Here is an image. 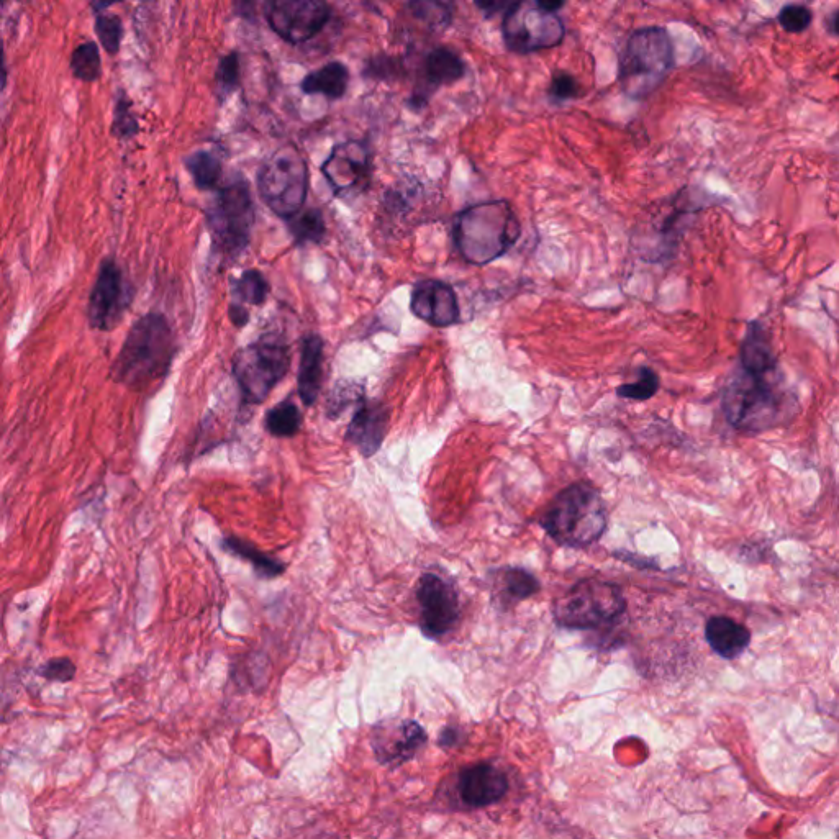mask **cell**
Instances as JSON below:
<instances>
[{
	"label": "cell",
	"instance_id": "obj_1",
	"mask_svg": "<svg viewBox=\"0 0 839 839\" xmlns=\"http://www.w3.org/2000/svg\"><path fill=\"white\" fill-rule=\"evenodd\" d=\"M176 354L173 328L163 313H148L133 325L112 366L114 381L133 391H145L161 381Z\"/></svg>",
	"mask_w": 839,
	"mask_h": 839
},
{
	"label": "cell",
	"instance_id": "obj_2",
	"mask_svg": "<svg viewBox=\"0 0 839 839\" xmlns=\"http://www.w3.org/2000/svg\"><path fill=\"white\" fill-rule=\"evenodd\" d=\"M522 235V225L507 200L472 205L454 225V243L471 264L484 266L512 250Z\"/></svg>",
	"mask_w": 839,
	"mask_h": 839
},
{
	"label": "cell",
	"instance_id": "obj_3",
	"mask_svg": "<svg viewBox=\"0 0 839 839\" xmlns=\"http://www.w3.org/2000/svg\"><path fill=\"white\" fill-rule=\"evenodd\" d=\"M541 527L559 545L571 548L594 545L607 528L604 500L587 484H574L549 505L541 517Z\"/></svg>",
	"mask_w": 839,
	"mask_h": 839
},
{
	"label": "cell",
	"instance_id": "obj_4",
	"mask_svg": "<svg viewBox=\"0 0 839 839\" xmlns=\"http://www.w3.org/2000/svg\"><path fill=\"white\" fill-rule=\"evenodd\" d=\"M787 394L774 376H751L741 372L723 394V412L728 422L741 430H766L784 422L792 412Z\"/></svg>",
	"mask_w": 839,
	"mask_h": 839
},
{
	"label": "cell",
	"instance_id": "obj_5",
	"mask_svg": "<svg viewBox=\"0 0 839 839\" xmlns=\"http://www.w3.org/2000/svg\"><path fill=\"white\" fill-rule=\"evenodd\" d=\"M672 66L674 48L669 33L661 27L640 28L626 43L618 78L628 96L641 99L664 81Z\"/></svg>",
	"mask_w": 839,
	"mask_h": 839
},
{
	"label": "cell",
	"instance_id": "obj_6",
	"mask_svg": "<svg viewBox=\"0 0 839 839\" xmlns=\"http://www.w3.org/2000/svg\"><path fill=\"white\" fill-rule=\"evenodd\" d=\"M291 361V346L281 336L264 335L241 348L233 359V374L243 404H263L287 376Z\"/></svg>",
	"mask_w": 839,
	"mask_h": 839
},
{
	"label": "cell",
	"instance_id": "obj_7",
	"mask_svg": "<svg viewBox=\"0 0 839 839\" xmlns=\"http://www.w3.org/2000/svg\"><path fill=\"white\" fill-rule=\"evenodd\" d=\"M209 230L215 253L236 259L248 248L254 225V202L245 177L236 176L210 204Z\"/></svg>",
	"mask_w": 839,
	"mask_h": 839
},
{
	"label": "cell",
	"instance_id": "obj_8",
	"mask_svg": "<svg viewBox=\"0 0 839 839\" xmlns=\"http://www.w3.org/2000/svg\"><path fill=\"white\" fill-rule=\"evenodd\" d=\"M258 191L277 217L299 214L309 191V168L295 146L286 145L264 161L258 173Z\"/></svg>",
	"mask_w": 839,
	"mask_h": 839
},
{
	"label": "cell",
	"instance_id": "obj_9",
	"mask_svg": "<svg viewBox=\"0 0 839 839\" xmlns=\"http://www.w3.org/2000/svg\"><path fill=\"white\" fill-rule=\"evenodd\" d=\"M622 589L600 581L579 582L554 607V617L566 628H597L615 622L625 613Z\"/></svg>",
	"mask_w": 839,
	"mask_h": 839
},
{
	"label": "cell",
	"instance_id": "obj_10",
	"mask_svg": "<svg viewBox=\"0 0 839 839\" xmlns=\"http://www.w3.org/2000/svg\"><path fill=\"white\" fill-rule=\"evenodd\" d=\"M505 45L515 53H535L561 45L563 20L556 12H549L538 2H513L505 12L502 23Z\"/></svg>",
	"mask_w": 839,
	"mask_h": 839
},
{
	"label": "cell",
	"instance_id": "obj_11",
	"mask_svg": "<svg viewBox=\"0 0 839 839\" xmlns=\"http://www.w3.org/2000/svg\"><path fill=\"white\" fill-rule=\"evenodd\" d=\"M132 286L114 259H104L92 287L87 317L94 330L110 332L122 322L132 304Z\"/></svg>",
	"mask_w": 839,
	"mask_h": 839
},
{
	"label": "cell",
	"instance_id": "obj_12",
	"mask_svg": "<svg viewBox=\"0 0 839 839\" xmlns=\"http://www.w3.org/2000/svg\"><path fill=\"white\" fill-rule=\"evenodd\" d=\"M266 20L282 40L300 45L322 32L330 7L320 0H276L268 5Z\"/></svg>",
	"mask_w": 839,
	"mask_h": 839
},
{
	"label": "cell",
	"instance_id": "obj_13",
	"mask_svg": "<svg viewBox=\"0 0 839 839\" xmlns=\"http://www.w3.org/2000/svg\"><path fill=\"white\" fill-rule=\"evenodd\" d=\"M322 173L335 196L345 197L363 192L371 179V153L368 146L361 141H346L336 145L323 163Z\"/></svg>",
	"mask_w": 839,
	"mask_h": 839
},
{
	"label": "cell",
	"instance_id": "obj_14",
	"mask_svg": "<svg viewBox=\"0 0 839 839\" xmlns=\"http://www.w3.org/2000/svg\"><path fill=\"white\" fill-rule=\"evenodd\" d=\"M417 597L423 635L441 638L453 630L459 620V600L449 582L436 574H425L418 582Z\"/></svg>",
	"mask_w": 839,
	"mask_h": 839
},
{
	"label": "cell",
	"instance_id": "obj_15",
	"mask_svg": "<svg viewBox=\"0 0 839 839\" xmlns=\"http://www.w3.org/2000/svg\"><path fill=\"white\" fill-rule=\"evenodd\" d=\"M410 310L415 317L436 328L451 327L461 317L458 295L453 287L436 279H425L415 284Z\"/></svg>",
	"mask_w": 839,
	"mask_h": 839
},
{
	"label": "cell",
	"instance_id": "obj_16",
	"mask_svg": "<svg viewBox=\"0 0 839 839\" xmlns=\"http://www.w3.org/2000/svg\"><path fill=\"white\" fill-rule=\"evenodd\" d=\"M387 423L389 412L384 405L363 400L358 404V410L348 425L346 441H350L351 445L359 449V453L369 458L381 448L382 441L386 438Z\"/></svg>",
	"mask_w": 839,
	"mask_h": 839
},
{
	"label": "cell",
	"instance_id": "obj_17",
	"mask_svg": "<svg viewBox=\"0 0 839 839\" xmlns=\"http://www.w3.org/2000/svg\"><path fill=\"white\" fill-rule=\"evenodd\" d=\"M508 782L504 772L489 764L469 767L459 779V794L469 807H487L504 797Z\"/></svg>",
	"mask_w": 839,
	"mask_h": 839
},
{
	"label": "cell",
	"instance_id": "obj_18",
	"mask_svg": "<svg viewBox=\"0 0 839 839\" xmlns=\"http://www.w3.org/2000/svg\"><path fill=\"white\" fill-rule=\"evenodd\" d=\"M423 743L425 733L415 722L389 726L374 735V751L381 762L407 761Z\"/></svg>",
	"mask_w": 839,
	"mask_h": 839
},
{
	"label": "cell",
	"instance_id": "obj_19",
	"mask_svg": "<svg viewBox=\"0 0 839 839\" xmlns=\"http://www.w3.org/2000/svg\"><path fill=\"white\" fill-rule=\"evenodd\" d=\"M323 348H325V343L322 336L317 333H310L302 340L297 384H299L300 399L307 407H312L317 402L318 395L322 391Z\"/></svg>",
	"mask_w": 839,
	"mask_h": 839
},
{
	"label": "cell",
	"instance_id": "obj_20",
	"mask_svg": "<svg viewBox=\"0 0 839 839\" xmlns=\"http://www.w3.org/2000/svg\"><path fill=\"white\" fill-rule=\"evenodd\" d=\"M705 638L710 648L723 659L738 658L751 643L748 628L728 617L710 618L705 626Z\"/></svg>",
	"mask_w": 839,
	"mask_h": 839
},
{
	"label": "cell",
	"instance_id": "obj_21",
	"mask_svg": "<svg viewBox=\"0 0 839 839\" xmlns=\"http://www.w3.org/2000/svg\"><path fill=\"white\" fill-rule=\"evenodd\" d=\"M741 369L751 376H774L777 369L776 356L766 332L759 323H751L743 346H741Z\"/></svg>",
	"mask_w": 839,
	"mask_h": 839
},
{
	"label": "cell",
	"instance_id": "obj_22",
	"mask_svg": "<svg viewBox=\"0 0 839 839\" xmlns=\"http://www.w3.org/2000/svg\"><path fill=\"white\" fill-rule=\"evenodd\" d=\"M350 84V71L340 61H333L323 68L307 74L300 89L307 96H325L327 99H341Z\"/></svg>",
	"mask_w": 839,
	"mask_h": 839
},
{
	"label": "cell",
	"instance_id": "obj_23",
	"mask_svg": "<svg viewBox=\"0 0 839 839\" xmlns=\"http://www.w3.org/2000/svg\"><path fill=\"white\" fill-rule=\"evenodd\" d=\"M222 549H225L228 554H233L236 558L245 559L253 566L254 572L258 574L261 579H276L286 572V563H282L279 559L269 554L263 553L261 549L256 548L253 543L236 538V536H228L222 541Z\"/></svg>",
	"mask_w": 839,
	"mask_h": 839
},
{
	"label": "cell",
	"instance_id": "obj_24",
	"mask_svg": "<svg viewBox=\"0 0 839 839\" xmlns=\"http://www.w3.org/2000/svg\"><path fill=\"white\" fill-rule=\"evenodd\" d=\"M466 64L456 51L445 46L435 48L425 59V76L433 86H448L463 79Z\"/></svg>",
	"mask_w": 839,
	"mask_h": 839
},
{
	"label": "cell",
	"instance_id": "obj_25",
	"mask_svg": "<svg viewBox=\"0 0 839 839\" xmlns=\"http://www.w3.org/2000/svg\"><path fill=\"white\" fill-rule=\"evenodd\" d=\"M302 413L292 400H282L281 404L269 410L264 418V427L274 438H294L302 428Z\"/></svg>",
	"mask_w": 839,
	"mask_h": 839
},
{
	"label": "cell",
	"instance_id": "obj_26",
	"mask_svg": "<svg viewBox=\"0 0 839 839\" xmlns=\"http://www.w3.org/2000/svg\"><path fill=\"white\" fill-rule=\"evenodd\" d=\"M287 228L297 245L320 243L327 233L322 210L305 209L287 220Z\"/></svg>",
	"mask_w": 839,
	"mask_h": 839
},
{
	"label": "cell",
	"instance_id": "obj_27",
	"mask_svg": "<svg viewBox=\"0 0 839 839\" xmlns=\"http://www.w3.org/2000/svg\"><path fill=\"white\" fill-rule=\"evenodd\" d=\"M184 164L200 191L214 189L222 177V161L212 151H196L194 155L187 156Z\"/></svg>",
	"mask_w": 839,
	"mask_h": 839
},
{
	"label": "cell",
	"instance_id": "obj_28",
	"mask_svg": "<svg viewBox=\"0 0 839 839\" xmlns=\"http://www.w3.org/2000/svg\"><path fill=\"white\" fill-rule=\"evenodd\" d=\"M499 586L505 604L528 599L540 590V582L536 581V577L523 569H505L500 572Z\"/></svg>",
	"mask_w": 839,
	"mask_h": 839
},
{
	"label": "cell",
	"instance_id": "obj_29",
	"mask_svg": "<svg viewBox=\"0 0 839 839\" xmlns=\"http://www.w3.org/2000/svg\"><path fill=\"white\" fill-rule=\"evenodd\" d=\"M71 71L74 78L84 82H94L102 74L99 48L94 41H86L73 51L71 56Z\"/></svg>",
	"mask_w": 839,
	"mask_h": 839
},
{
	"label": "cell",
	"instance_id": "obj_30",
	"mask_svg": "<svg viewBox=\"0 0 839 839\" xmlns=\"http://www.w3.org/2000/svg\"><path fill=\"white\" fill-rule=\"evenodd\" d=\"M269 294V284L263 273L256 269H248L241 274L240 279L233 282V295L238 302L245 304L261 305L266 302Z\"/></svg>",
	"mask_w": 839,
	"mask_h": 839
},
{
	"label": "cell",
	"instance_id": "obj_31",
	"mask_svg": "<svg viewBox=\"0 0 839 839\" xmlns=\"http://www.w3.org/2000/svg\"><path fill=\"white\" fill-rule=\"evenodd\" d=\"M238 84H240V55L238 51H232L230 55L220 59L217 73H215V86H217L220 102H225Z\"/></svg>",
	"mask_w": 839,
	"mask_h": 839
},
{
	"label": "cell",
	"instance_id": "obj_32",
	"mask_svg": "<svg viewBox=\"0 0 839 839\" xmlns=\"http://www.w3.org/2000/svg\"><path fill=\"white\" fill-rule=\"evenodd\" d=\"M140 130L137 117L133 114L132 100L128 99L125 92L118 94L115 104L114 122H112V135L118 140H132Z\"/></svg>",
	"mask_w": 839,
	"mask_h": 839
},
{
	"label": "cell",
	"instance_id": "obj_33",
	"mask_svg": "<svg viewBox=\"0 0 839 839\" xmlns=\"http://www.w3.org/2000/svg\"><path fill=\"white\" fill-rule=\"evenodd\" d=\"M96 35L109 55H117L122 46L123 23L118 15L102 14L96 15Z\"/></svg>",
	"mask_w": 839,
	"mask_h": 839
},
{
	"label": "cell",
	"instance_id": "obj_34",
	"mask_svg": "<svg viewBox=\"0 0 839 839\" xmlns=\"http://www.w3.org/2000/svg\"><path fill=\"white\" fill-rule=\"evenodd\" d=\"M659 391V377L653 369L641 368L640 379L618 387L617 394L623 399L648 400Z\"/></svg>",
	"mask_w": 839,
	"mask_h": 839
},
{
	"label": "cell",
	"instance_id": "obj_35",
	"mask_svg": "<svg viewBox=\"0 0 839 839\" xmlns=\"http://www.w3.org/2000/svg\"><path fill=\"white\" fill-rule=\"evenodd\" d=\"M363 400V387L356 386L354 382L338 384L328 400V417L336 418L346 407H350L351 404H361Z\"/></svg>",
	"mask_w": 839,
	"mask_h": 839
},
{
	"label": "cell",
	"instance_id": "obj_36",
	"mask_svg": "<svg viewBox=\"0 0 839 839\" xmlns=\"http://www.w3.org/2000/svg\"><path fill=\"white\" fill-rule=\"evenodd\" d=\"M781 27L787 33H802L810 27L813 20L812 10L805 5H785L777 17Z\"/></svg>",
	"mask_w": 839,
	"mask_h": 839
},
{
	"label": "cell",
	"instance_id": "obj_37",
	"mask_svg": "<svg viewBox=\"0 0 839 839\" xmlns=\"http://www.w3.org/2000/svg\"><path fill=\"white\" fill-rule=\"evenodd\" d=\"M40 674L48 681L69 682L73 681L76 676V666L68 658L50 659L45 666L41 667Z\"/></svg>",
	"mask_w": 839,
	"mask_h": 839
},
{
	"label": "cell",
	"instance_id": "obj_38",
	"mask_svg": "<svg viewBox=\"0 0 839 839\" xmlns=\"http://www.w3.org/2000/svg\"><path fill=\"white\" fill-rule=\"evenodd\" d=\"M549 94L556 100L574 99L579 96V84L576 79L572 78L571 74L559 71L554 74L551 87H549Z\"/></svg>",
	"mask_w": 839,
	"mask_h": 839
},
{
	"label": "cell",
	"instance_id": "obj_39",
	"mask_svg": "<svg viewBox=\"0 0 839 839\" xmlns=\"http://www.w3.org/2000/svg\"><path fill=\"white\" fill-rule=\"evenodd\" d=\"M413 15L422 19L423 22L430 23V25H441V23H448L449 10H446L443 4H427V2H417L412 4Z\"/></svg>",
	"mask_w": 839,
	"mask_h": 839
},
{
	"label": "cell",
	"instance_id": "obj_40",
	"mask_svg": "<svg viewBox=\"0 0 839 839\" xmlns=\"http://www.w3.org/2000/svg\"><path fill=\"white\" fill-rule=\"evenodd\" d=\"M228 315H230V320L236 328H243L246 323L250 322V312L241 304L230 305Z\"/></svg>",
	"mask_w": 839,
	"mask_h": 839
},
{
	"label": "cell",
	"instance_id": "obj_41",
	"mask_svg": "<svg viewBox=\"0 0 839 839\" xmlns=\"http://www.w3.org/2000/svg\"><path fill=\"white\" fill-rule=\"evenodd\" d=\"M477 7L486 10V14H495V10L504 9V2H477Z\"/></svg>",
	"mask_w": 839,
	"mask_h": 839
},
{
	"label": "cell",
	"instance_id": "obj_42",
	"mask_svg": "<svg viewBox=\"0 0 839 839\" xmlns=\"http://www.w3.org/2000/svg\"><path fill=\"white\" fill-rule=\"evenodd\" d=\"M828 30L839 37V10H836L835 14L828 19Z\"/></svg>",
	"mask_w": 839,
	"mask_h": 839
}]
</instances>
